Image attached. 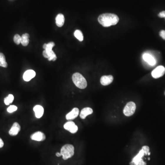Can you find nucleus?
<instances>
[{
    "label": "nucleus",
    "mask_w": 165,
    "mask_h": 165,
    "mask_svg": "<svg viewBox=\"0 0 165 165\" xmlns=\"http://www.w3.org/2000/svg\"><path fill=\"white\" fill-rule=\"evenodd\" d=\"M60 153L62 156L63 160H67L71 158L74 154V146L72 144H65L61 148Z\"/></svg>",
    "instance_id": "obj_4"
},
{
    "label": "nucleus",
    "mask_w": 165,
    "mask_h": 165,
    "mask_svg": "<svg viewBox=\"0 0 165 165\" xmlns=\"http://www.w3.org/2000/svg\"></svg>",
    "instance_id": "obj_30"
},
{
    "label": "nucleus",
    "mask_w": 165,
    "mask_h": 165,
    "mask_svg": "<svg viewBox=\"0 0 165 165\" xmlns=\"http://www.w3.org/2000/svg\"><path fill=\"white\" fill-rule=\"evenodd\" d=\"M143 58L144 61L146 62L150 65L153 66V65H155L156 64V60L151 55H150V54H143Z\"/></svg>",
    "instance_id": "obj_14"
},
{
    "label": "nucleus",
    "mask_w": 165,
    "mask_h": 165,
    "mask_svg": "<svg viewBox=\"0 0 165 165\" xmlns=\"http://www.w3.org/2000/svg\"><path fill=\"white\" fill-rule=\"evenodd\" d=\"M65 22L64 15L62 14H58L56 16V24L58 27H61L63 26Z\"/></svg>",
    "instance_id": "obj_17"
},
{
    "label": "nucleus",
    "mask_w": 165,
    "mask_h": 165,
    "mask_svg": "<svg viewBox=\"0 0 165 165\" xmlns=\"http://www.w3.org/2000/svg\"><path fill=\"white\" fill-rule=\"evenodd\" d=\"M45 135L42 132H36L30 136V138L33 140L37 141H43L45 139Z\"/></svg>",
    "instance_id": "obj_8"
},
{
    "label": "nucleus",
    "mask_w": 165,
    "mask_h": 165,
    "mask_svg": "<svg viewBox=\"0 0 165 165\" xmlns=\"http://www.w3.org/2000/svg\"><path fill=\"white\" fill-rule=\"evenodd\" d=\"M56 156H57V157H60L61 156H62V155H61V153L58 152H57V153H56Z\"/></svg>",
    "instance_id": "obj_28"
},
{
    "label": "nucleus",
    "mask_w": 165,
    "mask_h": 165,
    "mask_svg": "<svg viewBox=\"0 0 165 165\" xmlns=\"http://www.w3.org/2000/svg\"><path fill=\"white\" fill-rule=\"evenodd\" d=\"M55 44L53 42L44 44L43 45V49L44 50L43 52V55L45 58L48 59L49 61H55L57 57L55 53L52 51V48Z\"/></svg>",
    "instance_id": "obj_2"
},
{
    "label": "nucleus",
    "mask_w": 165,
    "mask_h": 165,
    "mask_svg": "<svg viewBox=\"0 0 165 165\" xmlns=\"http://www.w3.org/2000/svg\"><path fill=\"white\" fill-rule=\"evenodd\" d=\"M93 112L92 109L90 107H85V108L82 109L81 111L80 117L82 119H85L87 116L91 114Z\"/></svg>",
    "instance_id": "obj_16"
},
{
    "label": "nucleus",
    "mask_w": 165,
    "mask_h": 165,
    "mask_svg": "<svg viewBox=\"0 0 165 165\" xmlns=\"http://www.w3.org/2000/svg\"><path fill=\"white\" fill-rule=\"evenodd\" d=\"M144 155V151L142 149L138 153L136 156L134 157L133 161L131 163V165H136L138 162H140V161H142V157Z\"/></svg>",
    "instance_id": "obj_15"
},
{
    "label": "nucleus",
    "mask_w": 165,
    "mask_h": 165,
    "mask_svg": "<svg viewBox=\"0 0 165 165\" xmlns=\"http://www.w3.org/2000/svg\"><path fill=\"white\" fill-rule=\"evenodd\" d=\"M113 80V77L112 75H105L101 77L100 81L101 85L106 86L111 84Z\"/></svg>",
    "instance_id": "obj_11"
},
{
    "label": "nucleus",
    "mask_w": 165,
    "mask_h": 165,
    "mask_svg": "<svg viewBox=\"0 0 165 165\" xmlns=\"http://www.w3.org/2000/svg\"><path fill=\"white\" fill-rule=\"evenodd\" d=\"M160 36H161L163 39L165 40V30H161L159 33Z\"/></svg>",
    "instance_id": "obj_25"
},
{
    "label": "nucleus",
    "mask_w": 165,
    "mask_h": 165,
    "mask_svg": "<svg viewBox=\"0 0 165 165\" xmlns=\"http://www.w3.org/2000/svg\"></svg>",
    "instance_id": "obj_29"
},
{
    "label": "nucleus",
    "mask_w": 165,
    "mask_h": 165,
    "mask_svg": "<svg viewBox=\"0 0 165 165\" xmlns=\"http://www.w3.org/2000/svg\"><path fill=\"white\" fill-rule=\"evenodd\" d=\"M80 113V110L77 108H74L72 111L67 114L66 116V119L67 120H73L78 116Z\"/></svg>",
    "instance_id": "obj_10"
},
{
    "label": "nucleus",
    "mask_w": 165,
    "mask_h": 165,
    "mask_svg": "<svg viewBox=\"0 0 165 165\" xmlns=\"http://www.w3.org/2000/svg\"><path fill=\"white\" fill-rule=\"evenodd\" d=\"M142 149L143 151H144V155H148V153H149V151H150V148H149L148 146H144L143 147Z\"/></svg>",
    "instance_id": "obj_24"
},
{
    "label": "nucleus",
    "mask_w": 165,
    "mask_h": 165,
    "mask_svg": "<svg viewBox=\"0 0 165 165\" xmlns=\"http://www.w3.org/2000/svg\"><path fill=\"white\" fill-rule=\"evenodd\" d=\"M98 22L102 26L108 27L117 24L119 19L117 15L113 14H102L98 17Z\"/></svg>",
    "instance_id": "obj_1"
},
{
    "label": "nucleus",
    "mask_w": 165,
    "mask_h": 165,
    "mask_svg": "<svg viewBox=\"0 0 165 165\" xmlns=\"http://www.w3.org/2000/svg\"><path fill=\"white\" fill-rule=\"evenodd\" d=\"M158 16H159L160 18H165V11H161L158 14Z\"/></svg>",
    "instance_id": "obj_26"
},
{
    "label": "nucleus",
    "mask_w": 165,
    "mask_h": 165,
    "mask_svg": "<svg viewBox=\"0 0 165 165\" xmlns=\"http://www.w3.org/2000/svg\"><path fill=\"white\" fill-rule=\"evenodd\" d=\"M136 106L135 103L133 102H128L127 103L123 110V113L127 117H130L135 113Z\"/></svg>",
    "instance_id": "obj_5"
},
{
    "label": "nucleus",
    "mask_w": 165,
    "mask_h": 165,
    "mask_svg": "<svg viewBox=\"0 0 165 165\" xmlns=\"http://www.w3.org/2000/svg\"><path fill=\"white\" fill-rule=\"evenodd\" d=\"M72 81L77 88L84 89L86 88L87 82L84 77L78 72L74 73L72 75Z\"/></svg>",
    "instance_id": "obj_3"
},
{
    "label": "nucleus",
    "mask_w": 165,
    "mask_h": 165,
    "mask_svg": "<svg viewBox=\"0 0 165 165\" xmlns=\"http://www.w3.org/2000/svg\"><path fill=\"white\" fill-rule=\"evenodd\" d=\"M165 73V68L163 66H159L152 72V76L155 78H158L164 75Z\"/></svg>",
    "instance_id": "obj_6"
},
{
    "label": "nucleus",
    "mask_w": 165,
    "mask_h": 165,
    "mask_svg": "<svg viewBox=\"0 0 165 165\" xmlns=\"http://www.w3.org/2000/svg\"><path fill=\"white\" fill-rule=\"evenodd\" d=\"M0 66L3 67H7V63L6 61L5 57L2 53H0Z\"/></svg>",
    "instance_id": "obj_19"
},
{
    "label": "nucleus",
    "mask_w": 165,
    "mask_h": 165,
    "mask_svg": "<svg viewBox=\"0 0 165 165\" xmlns=\"http://www.w3.org/2000/svg\"><path fill=\"white\" fill-rule=\"evenodd\" d=\"M29 35L27 33L23 34L21 36V43L22 44V45L24 47H26L29 44Z\"/></svg>",
    "instance_id": "obj_18"
},
{
    "label": "nucleus",
    "mask_w": 165,
    "mask_h": 165,
    "mask_svg": "<svg viewBox=\"0 0 165 165\" xmlns=\"http://www.w3.org/2000/svg\"><path fill=\"white\" fill-rule=\"evenodd\" d=\"M14 42L16 44H20L21 43V36H20L19 34H16L14 37Z\"/></svg>",
    "instance_id": "obj_22"
},
{
    "label": "nucleus",
    "mask_w": 165,
    "mask_h": 165,
    "mask_svg": "<svg viewBox=\"0 0 165 165\" xmlns=\"http://www.w3.org/2000/svg\"><path fill=\"white\" fill-rule=\"evenodd\" d=\"M36 73L35 71L33 70H27L25 72L23 75L24 80L25 81H29L32 78H34L35 76Z\"/></svg>",
    "instance_id": "obj_9"
},
{
    "label": "nucleus",
    "mask_w": 165,
    "mask_h": 165,
    "mask_svg": "<svg viewBox=\"0 0 165 165\" xmlns=\"http://www.w3.org/2000/svg\"><path fill=\"white\" fill-rule=\"evenodd\" d=\"M14 100V95L11 94L8 95L7 97L4 99V103L6 105H9L11 103H12Z\"/></svg>",
    "instance_id": "obj_21"
},
{
    "label": "nucleus",
    "mask_w": 165,
    "mask_h": 165,
    "mask_svg": "<svg viewBox=\"0 0 165 165\" xmlns=\"http://www.w3.org/2000/svg\"><path fill=\"white\" fill-rule=\"evenodd\" d=\"M4 146V142L2 141V139L0 138V148L3 147Z\"/></svg>",
    "instance_id": "obj_27"
},
{
    "label": "nucleus",
    "mask_w": 165,
    "mask_h": 165,
    "mask_svg": "<svg viewBox=\"0 0 165 165\" xmlns=\"http://www.w3.org/2000/svg\"><path fill=\"white\" fill-rule=\"evenodd\" d=\"M17 109H18V107H16L15 105H10L7 109V111L9 113H12L14 112V111H16Z\"/></svg>",
    "instance_id": "obj_23"
},
{
    "label": "nucleus",
    "mask_w": 165,
    "mask_h": 165,
    "mask_svg": "<svg viewBox=\"0 0 165 165\" xmlns=\"http://www.w3.org/2000/svg\"><path fill=\"white\" fill-rule=\"evenodd\" d=\"M74 35L79 41H82L84 39V36L80 30H75L74 33Z\"/></svg>",
    "instance_id": "obj_20"
},
{
    "label": "nucleus",
    "mask_w": 165,
    "mask_h": 165,
    "mask_svg": "<svg viewBox=\"0 0 165 165\" xmlns=\"http://www.w3.org/2000/svg\"><path fill=\"white\" fill-rule=\"evenodd\" d=\"M34 111L35 113V117L37 118H40L42 117L44 113L43 107L40 105H36L34 107Z\"/></svg>",
    "instance_id": "obj_13"
},
{
    "label": "nucleus",
    "mask_w": 165,
    "mask_h": 165,
    "mask_svg": "<svg viewBox=\"0 0 165 165\" xmlns=\"http://www.w3.org/2000/svg\"><path fill=\"white\" fill-rule=\"evenodd\" d=\"M21 127L18 123H14L11 128L9 131V134L11 136H16L20 131Z\"/></svg>",
    "instance_id": "obj_12"
},
{
    "label": "nucleus",
    "mask_w": 165,
    "mask_h": 165,
    "mask_svg": "<svg viewBox=\"0 0 165 165\" xmlns=\"http://www.w3.org/2000/svg\"><path fill=\"white\" fill-rule=\"evenodd\" d=\"M64 128L72 133H76L78 130V127L72 121H69L66 123L64 125Z\"/></svg>",
    "instance_id": "obj_7"
}]
</instances>
